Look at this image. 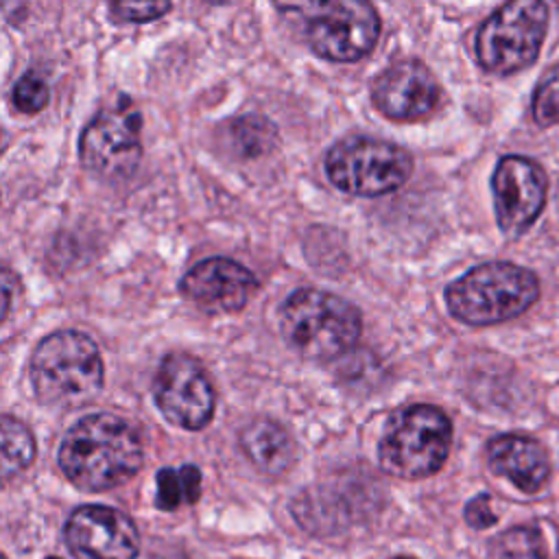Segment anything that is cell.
<instances>
[{
    "label": "cell",
    "instance_id": "obj_14",
    "mask_svg": "<svg viewBox=\"0 0 559 559\" xmlns=\"http://www.w3.org/2000/svg\"><path fill=\"white\" fill-rule=\"evenodd\" d=\"M439 98L441 90L437 79L415 59L389 66L371 87V100L378 111L400 122H415L430 116Z\"/></svg>",
    "mask_w": 559,
    "mask_h": 559
},
{
    "label": "cell",
    "instance_id": "obj_11",
    "mask_svg": "<svg viewBox=\"0 0 559 559\" xmlns=\"http://www.w3.org/2000/svg\"><path fill=\"white\" fill-rule=\"evenodd\" d=\"M546 190L548 181L539 164L522 155L502 157L491 177L496 221L502 234L522 236L539 216Z\"/></svg>",
    "mask_w": 559,
    "mask_h": 559
},
{
    "label": "cell",
    "instance_id": "obj_1",
    "mask_svg": "<svg viewBox=\"0 0 559 559\" xmlns=\"http://www.w3.org/2000/svg\"><path fill=\"white\" fill-rule=\"evenodd\" d=\"M144 459L135 428L111 413H90L63 435L57 452L63 476L83 491H107L138 474Z\"/></svg>",
    "mask_w": 559,
    "mask_h": 559
},
{
    "label": "cell",
    "instance_id": "obj_3",
    "mask_svg": "<svg viewBox=\"0 0 559 559\" xmlns=\"http://www.w3.org/2000/svg\"><path fill=\"white\" fill-rule=\"evenodd\" d=\"M280 332L301 356L314 360L349 352L362 332L354 304L319 288H299L280 308Z\"/></svg>",
    "mask_w": 559,
    "mask_h": 559
},
{
    "label": "cell",
    "instance_id": "obj_20",
    "mask_svg": "<svg viewBox=\"0 0 559 559\" xmlns=\"http://www.w3.org/2000/svg\"><path fill=\"white\" fill-rule=\"evenodd\" d=\"M271 140H273V127L264 118L247 116V118L236 120V124H234V142L238 144L240 153H245V155L264 151L266 144H271Z\"/></svg>",
    "mask_w": 559,
    "mask_h": 559
},
{
    "label": "cell",
    "instance_id": "obj_18",
    "mask_svg": "<svg viewBox=\"0 0 559 559\" xmlns=\"http://www.w3.org/2000/svg\"><path fill=\"white\" fill-rule=\"evenodd\" d=\"M2 480L24 472L35 459V439L31 430L11 415H2Z\"/></svg>",
    "mask_w": 559,
    "mask_h": 559
},
{
    "label": "cell",
    "instance_id": "obj_2",
    "mask_svg": "<svg viewBox=\"0 0 559 559\" xmlns=\"http://www.w3.org/2000/svg\"><path fill=\"white\" fill-rule=\"evenodd\" d=\"M28 376L35 397L57 408L90 402L103 386V358L96 343L79 330L48 334L35 347Z\"/></svg>",
    "mask_w": 559,
    "mask_h": 559
},
{
    "label": "cell",
    "instance_id": "obj_28",
    "mask_svg": "<svg viewBox=\"0 0 559 559\" xmlns=\"http://www.w3.org/2000/svg\"><path fill=\"white\" fill-rule=\"evenodd\" d=\"M46 559H59V557H46Z\"/></svg>",
    "mask_w": 559,
    "mask_h": 559
},
{
    "label": "cell",
    "instance_id": "obj_4",
    "mask_svg": "<svg viewBox=\"0 0 559 559\" xmlns=\"http://www.w3.org/2000/svg\"><path fill=\"white\" fill-rule=\"evenodd\" d=\"M539 282L533 271L511 262H487L469 269L445 288L454 319L467 325L509 321L535 304Z\"/></svg>",
    "mask_w": 559,
    "mask_h": 559
},
{
    "label": "cell",
    "instance_id": "obj_10",
    "mask_svg": "<svg viewBox=\"0 0 559 559\" xmlns=\"http://www.w3.org/2000/svg\"><path fill=\"white\" fill-rule=\"evenodd\" d=\"M81 162L105 179H124L133 175L142 157L140 116L131 107L100 111L83 129L79 142Z\"/></svg>",
    "mask_w": 559,
    "mask_h": 559
},
{
    "label": "cell",
    "instance_id": "obj_9",
    "mask_svg": "<svg viewBox=\"0 0 559 559\" xmlns=\"http://www.w3.org/2000/svg\"><path fill=\"white\" fill-rule=\"evenodd\" d=\"M153 397L162 415L183 430L205 428L216 406V393L205 367L186 354H168L159 362Z\"/></svg>",
    "mask_w": 559,
    "mask_h": 559
},
{
    "label": "cell",
    "instance_id": "obj_27",
    "mask_svg": "<svg viewBox=\"0 0 559 559\" xmlns=\"http://www.w3.org/2000/svg\"><path fill=\"white\" fill-rule=\"evenodd\" d=\"M210 2H216V4H223V2H229V0H210Z\"/></svg>",
    "mask_w": 559,
    "mask_h": 559
},
{
    "label": "cell",
    "instance_id": "obj_23",
    "mask_svg": "<svg viewBox=\"0 0 559 559\" xmlns=\"http://www.w3.org/2000/svg\"><path fill=\"white\" fill-rule=\"evenodd\" d=\"M50 90L46 81L33 72H26L13 87V103L22 114L41 111L48 105Z\"/></svg>",
    "mask_w": 559,
    "mask_h": 559
},
{
    "label": "cell",
    "instance_id": "obj_5",
    "mask_svg": "<svg viewBox=\"0 0 559 559\" xmlns=\"http://www.w3.org/2000/svg\"><path fill=\"white\" fill-rule=\"evenodd\" d=\"M452 443L448 415L430 404L397 408L384 424L378 461L380 467L404 480H419L441 469Z\"/></svg>",
    "mask_w": 559,
    "mask_h": 559
},
{
    "label": "cell",
    "instance_id": "obj_7",
    "mask_svg": "<svg viewBox=\"0 0 559 559\" xmlns=\"http://www.w3.org/2000/svg\"><path fill=\"white\" fill-rule=\"evenodd\" d=\"M332 186L354 197L389 194L406 183L413 173L411 153L376 138H345L325 155Z\"/></svg>",
    "mask_w": 559,
    "mask_h": 559
},
{
    "label": "cell",
    "instance_id": "obj_17",
    "mask_svg": "<svg viewBox=\"0 0 559 559\" xmlns=\"http://www.w3.org/2000/svg\"><path fill=\"white\" fill-rule=\"evenodd\" d=\"M157 498L155 504L162 511H175L181 504H194L201 496V472L197 465L186 463L181 467H162L155 476Z\"/></svg>",
    "mask_w": 559,
    "mask_h": 559
},
{
    "label": "cell",
    "instance_id": "obj_12",
    "mask_svg": "<svg viewBox=\"0 0 559 559\" xmlns=\"http://www.w3.org/2000/svg\"><path fill=\"white\" fill-rule=\"evenodd\" d=\"M66 542L87 559H135L140 533L133 520L105 504H83L66 522Z\"/></svg>",
    "mask_w": 559,
    "mask_h": 559
},
{
    "label": "cell",
    "instance_id": "obj_26",
    "mask_svg": "<svg viewBox=\"0 0 559 559\" xmlns=\"http://www.w3.org/2000/svg\"><path fill=\"white\" fill-rule=\"evenodd\" d=\"M393 559H413V557H406V555H397V557H393Z\"/></svg>",
    "mask_w": 559,
    "mask_h": 559
},
{
    "label": "cell",
    "instance_id": "obj_15",
    "mask_svg": "<svg viewBox=\"0 0 559 559\" xmlns=\"http://www.w3.org/2000/svg\"><path fill=\"white\" fill-rule=\"evenodd\" d=\"M487 459L496 474L509 478L524 493L544 487L550 474L546 450L522 435H500L487 443Z\"/></svg>",
    "mask_w": 559,
    "mask_h": 559
},
{
    "label": "cell",
    "instance_id": "obj_21",
    "mask_svg": "<svg viewBox=\"0 0 559 559\" xmlns=\"http://www.w3.org/2000/svg\"><path fill=\"white\" fill-rule=\"evenodd\" d=\"M496 550L502 559H542V537L531 528H513L498 539Z\"/></svg>",
    "mask_w": 559,
    "mask_h": 559
},
{
    "label": "cell",
    "instance_id": "obj_19",
    "mask_svg": "<svg viewBox=\"0 0 559 559\" xmlns=\"http://www.w3.org/2000/svg\"><path fill=\"white\" fill-rule=\"evenodd\" d=\"M533 118L542 127L559 122V66L539 81L533 96Z\"/></svg>",
    "mask_w": 559,
    "mask_h": 559
},
{
    "label": "cell",
    "instance_id": "obj_24",
    "mask_svg": "<svg viewBox=\"0 0 559 559\" xmlns=\"http://www.w3.org/2000/svg\"><path fill=\"white\" fill-rule=\"evenodd\" d=\"M465 520L469 526L474 528H487L491 524H496V515L489 509V496L480 493L476 498H472L465 507Z\"/></svg>",
    "mask_w": 559,
    "mask_h": 559
},
{
    "label": "cell",
    "instance_id": "obj_22",
    "mask_svg": "<svg viewBox=\"0 0 559 559\" xmlns=\"http://www.w3.org/2000/svg\"><path fill=\"white\" fill-rule=\"evenodd\" d=\"M173 0H111V15L120 22L144 24L162 17Z\"/></svg>",
    "mask_w": 559,
    "mask_h": 559
},
{
    "label": "cell",
    "instance_id": "obj_13",
    "mask_svg": "<svg viewBox=\"0 0 559 559\" xmlns=\"http://www.w3.org/2000/svg\"><path fill=\"white\" fill-rule=\"evenodd\" d=\"M186 299L212 314L238 312L258 288V277L231 258H205L181 277Z\"/></svg>",
    "mask_w": 559,
    "mask_h": 559
},
{
    "label": "cell",
    "instance_id": "obj_6",
    "mask_svg": "<svg viewBox=\"0 0 559 559\" xmlns=\"http://www.w3.org/2000/svg\"><path fill=\"white\" fill-rule=\"evenodd\" d=\"M548 28L544 0H509L476 35L478 63L493 74H513L537 59Z\"/></svg>",
    "mask_w": 559,
    "mask_h": 559
},
{
    "label": "cell",
    "instance_id": "obj_16",
    "mask_svg": "<svg viewBox=\"0 0 559 559\" xmlns=\"http://www.w3.org/2000/svg\"><path fill=\"white\" fill-rule=\"evenodd\" d=\"M240 450L247 461L266 476L286 474L297 459V445L290 432L266 417H258L242 428Z\"/></svg>",
    "mask_w": 559,
    "mask_h": 559
},
{
    "label": "cell",
    "instance_id": "obj_25",
    "mask_svg": "<svg viewBox=\"0 0 559 559\" xmlns=\"http://www.w3.org/2000/svg\"><path fill=\"white\" fill-rule=\"evenodd\" d=\"M328 0H275V7L282 13H295L301 17H312Z\"/></svg>",
    "mask_w": 559,
    "mask_h": 559
},
{
    "label": "cell",
    "instance_id": "obj_8",
    "mask_svg": "<svg viewBox=\"0 0 559 559\" xmlns=\"http://www.w3.org/2000/svg\"><path fill=\"white\" fill-rule=\"evenodd\" d=\"M380 17L369 0H328L308 22L310 48L336 63H352L371 52Z\"/></svg>",
    "mask_w": 559,
    "mask_h": 559
}]
</instances>
